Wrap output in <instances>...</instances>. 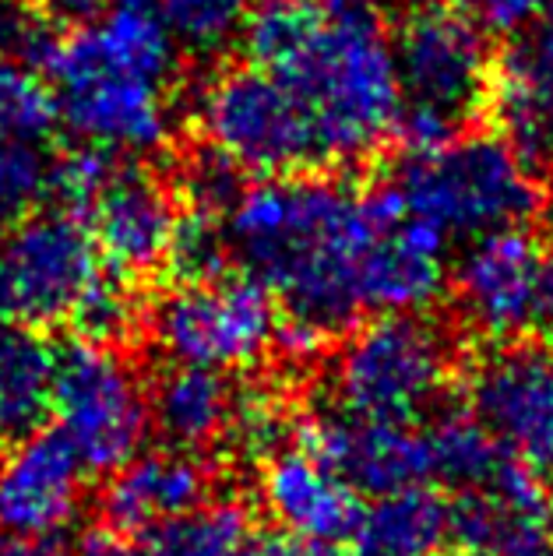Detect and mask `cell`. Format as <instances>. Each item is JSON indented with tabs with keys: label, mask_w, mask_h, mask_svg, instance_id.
<instances>
[{
	"label": "cell",
	"mask_w": 553,
	"mask_h": 556,
	"mask_svg": "<svg viewBox=\"0 0 553 556\" xmlns=\"http://www.w3.org/2000/svg\"><path fill=\"white\" fill-rule=\"evenodd\" d=\"M56 127L50 81L22 56L0 53V141H50Z\"/></svg>",
	"instance_id": "484cf974"
},
{
	"label": "cell",
	"mask_w": 553,
	"mask_h": 556,
	"mask_svg": "<svg viewBox=\"0 0 553 556\" xmlns=\"http://www.w3.org/2000/svg\"><path fill=\"white\" fill-rule=\"evenodd\" d=\"M543 254L526 226L476 237L455 268L465 325L490 342H515L521 331L536 328Z\"/></svg>",
	"instance_id": "7c38bea8"
},
{
	"label": "cell",
	"mask_w": 553,
	"mask_h": 556,
	"mask_svg": "<svg viewBox=\"0 0 553 556\" xmlns=\"http://www.w3.org/2000/svg\"><path fill=\"white\" fill-rule=\"evenodd\" d=\"M469 413L501 451L536 476H553V353L498 342L469 374Z\"/></svg>",
	"instance_id": "8fae6325"
},
{
	"label": "cell",
	"mask_w": 553,
	"mask_h": 556,
	"mask_svg": "<svg viewBox=\"0 0 553 556\" xmlns=\"http://www.w3.org/2000/svg\"><path fill=\"white\" fill-rule=\"evenodd\" d=\"M71 556H141V549L130 546L127 535L113 529V532H89L71 549Z\"/></svg>",
	"instance_id": "836d02e7"
},
{
	"label": "cell",
	"mask_w": 553,
	"mask_h": 556,
	"mask_svg": "<svg viewBox=\"0 0 553 556\" xmlns=\"http://www.w3.org/2000/svg\"><path fill=\"white\" fill-rule=\"evenodd\" d=\"M451 374L455 345L427 311L377 314L335 353V408L356 419L413 427L448 394Z\"/></svg>",
	"instance_id": "8992f818"
},
{
	"label": "cell",
	"mask_w": 553,
	"mask_h": 556,
	"mask_svg": "<svg viewBox=\"0 0 553 556\" xmlns=\"http://www.w3.org/2000/svg\"><path fill=\"white\" fill-rule=\"evenodd\" d=\"M85 465L56 430H28L0 451V529L61 535L81 515Z\"/></svg>",
	"instance_id": "5bb4252c"
},
{
	"label": "cell",
	"mask_w": 553,
	"mask_h": 556,
	"mask_svg": "<svg viewBox=\"0 0 553 556\" xmlns=\"http://www.w3.org/2000/svg\"><path fill=\"white\" fill-rule=\"evenodd\" d=\"M536 328H540L546 339H553V251L543 254L540 300H536Z\"/></svg>",
	"instance_id": "d590c367"
},
{
	"label": "cell",
	"mask_w": 553,
	"mask_h": 556,
	"mask_svg": "<svg viewBox=\"0 0 553 556\" xmlns=\"http://www.w3.org/2000/svg\"><path fill=\"white\" fill-rule=\"evenodd\" d=\"M25 4H33L39 14H50V18H67V22H81L96 14L99 8L106 4V0H25Z\"/></svg>",
	"instance_id": "e575fe53"
},
{
	"label": "cell",
	"mask_w": 553,
	"mask_h": 556,
	"mask_svg": "<svg viewBox=\"0 0 553 556\" xmlns=\"http://www.w3.org/2000/svg\"><path fill=\"white\" fill-rule=\"evenodd\" d=\"M50 413L85 472L99 476L135 458L152 433L149 384L110 342L78 339L56 353Z\"/></svg>",
	"instance_id": "ba28073f"
},
{
	"label": "cell",
	"mask_w": 553,
	"mask_h": 556,
	"mask_svg": "<svg viewBox=\"0 0 553 556\" xmlns=\"http://www.w3.org/2000/svg\"><path fill=\"white\" fill-rule=\"evenodd\" d=\"M110 169H113V155H103V152L78 144L75 152L53 159L50 194L61 201V208H71L81 215L89 208V201L96 198V190L110 177Z\"/></svg>",
	"instance_id": "f546056e"
},
{
	"label": "cell",
	"mask_w": 553,
	"mask_h": 556,
	"mask_svg": "<svg viewBox=\"0 0 553 556\" xmlns=\"http://www.w3.org/2000/svg\"><path fill=\"white\" fill-rule=\"evenodd\" d=\"M103 257L85 218L71 208H36L0 226V325L47 331L71 325Z\"/></svg>",
	"instance_id": "30bf717a"
},
{
	"label": "cell",
	"mask_w": 553,
	"mask_h": 556,
	"mask_svg": "<svg viewBox=\"0 0 553 556\" xmlns=\"http://www.w3.org/2000/svg\"><path fill=\"white\" fill-rule=\"evenodd\" d=\"M194 121L209 152L237 173L286 177L325 169L307 116L251 61L215 71L198 96Z\"/></svg>",
	"instance_id": "9c48e42d"
},
{
	"label": "cell",
	"mask_w": 553,
	"mask_h": 556,
	"mask_svg": "<svg viewBox=\"0 0 553 556\" xmlns=\"http://www.w3.org/2000/svg\"><path fill=\"white\" fill-rule=\"evenodd\" d=\"M289 437V416L282 402L272 391L261 388H237V408H232L226 444L240 447L247 458L265 462L272 451H279Z\"/></svg>",
	"instance_id": "f1b7e54d"
},
{
	"label": "cell",
	"mask_w": 553,
	"mask_h": 556,
	"mask_svg": "<svg viewBox=\"0 0 553 556\" xmlns=\"http://www.w3.org/2000/svg\"><path fill=\"white\" fill-rule=\"evenodd\" d=\"M81 215L99 257L124 278L169 265L184 218L173 190L141 166H113Z\"/></svg>",
	"instance_id": "4fadbf2b"
},
{
	"label": "cell",
	"mask_w": 553,
	"mask_h": 556,
	"mask_svg": "<svg viewBox=\"0 0 553 556\" xmlns=\"http://www.w3.org/2000/svg\"><path fill=\"white\" fill-rule=\"evenodd\" d=\"M451 543L465 556H536L553 543V496L518 462L451 501Z\"/></svg>",
	"instance_id": "9a60e30c"
},
{
	"label": "cell",
	"mask_w": 553,
	"mask_h": 556,
	"mask_svg": "<svg viewBox=\"0 0 553 556\" xmlns=\"http://www.w3.org/2000/svg\"><path fill=\"white\" fill-rule=\"evenodd\" d=\"M427 441V479L441 482L448 490H473L498 479L507 465H515L504 455L501 444L479 427L473 413L444 416L424 430Z\"/></svg>",
	"instance_id": "603a6c76"
},
{
	"label": "cell",
	"mask_w": 553,
	"mask_h": 556,
	"mask_svg": "<svg viewBox=\"0 0 553 556\" xmlns=\"http://www.w3.org/2000/svg\"><path fill=\"white\" fill-rule=\"evenodd\" d=\"M240 556H335V549L317 543V539L297 535V532L282 529V525H275V529L247 535Z\"/></svg>",
	"instance_id": "1f68e13d"
},
{
	"label": "cell",
	"mask_w": 553,
	"mask_h": 556,
	"mask_svg": "<svg viewBox=\"0 0 553 556\" xmlns=\"http://www.w3.org/2000/svg\"><path fill=\"white\" fill-rule=\"evenodd\" d=\"M370 4H399V8H416V4H427V0H370Z\"/></svg>",
	"instance_id": "8d00e7d4"
},
{
	"label": "cell",
	"mask_w": 553,
	"mask_h": 556,
	"mask_svg": "<svg viewBox=\"0 0 553 556\" xmlns=\"http://www.w3.org/2000/svg\"><path fill=\"white\" fill-rule=\"evenodd\" d=\"M56 124L85 149L141 159L166 149L177 127L180 50L149 0H116L53 36Z\"/></svg>",
	"instance_id": "3957f363"
},
{
	"label": "cell",
	"mask_w": 553,
	"mask_h": 556,
	"mask_svg": "<svg viewBox=\"0 0 553 556\" xmlns=\"http://www.w3.org/2000/svg\"><path fill=\"white\" fill-rule=\"evenodd\" d=\"M345 543L349 556H438L451 543V504L430 482L377 493Z\"/></svg>",
	"instance_id": "ffe728a7"
},
{
	"label": "cell",
	"mask_w": 553,
	"mask_h": 556,
	"mask_svg": "<svg viewBox=\"0 0 553 556\" xmlns=\"http://www.w3.org/2000/svg\"><path fill=\"white\" fill-rule=\"evenodd\" d=\"M0 556H71L61 535H28L0 529Z\"/></svg>",
	"instance_id": "d6a6232c"
},
{
	"label": "cell",
	"mask_w": 553,
	"mask_h": 556,
	"mask_svg": "<svg viewBox=\"0 0 553 556\" xmlns=\"http://www.w3.org/2000/svg\"><path fill=\"white\" fill-rule=\"evenodd\" d=\"M50 141H0V226L18 223L50 198Z\"/></svg>",
	"instance_id": "4316f807"
},
{
	"label": "cell",
	"mask_w": 553,
	"mask_h": 556,
	"mask_svg": "<svg viewBox=\"0 0 553 556\" xmlns=\"http://www.w3.org/2000/svg\"><path fill=\"white\" fill-rule=\"evenodd\" d=\"M462 8L498 36H515L536 18H543L546 11H553V0H462Z\"/></svg>",
	"instance_id": "4dcf8cb0"
},
{
	"label": "cell",
	"mask_w": 553,
	"mask_h": 556,
	"mask_svg": "<svg viewBox=\"0 0 553 556\" xmlns=\"http://www.w3.org/2000/svg\"><path fill=\"white\" fill-rule=\"evenodd\" d=\"M487 106L501 138L532 169L553 173V11L507 39L493 61Z\"/></svg>",
	"instance_id": "e0dca14e"
},
{
	"label": "cell",
	"mask_w": 553,
	"mask_h": 556,
	"mask_svg": "<svg viewBox=\"0 0 553 556\" xmlns=\"http://www.w3.org/2000/svg\"><path fill=\"white\" fill-rule=\"evenodd\" d=\"M490 33L465 8L441 0L410 8L402 18L395 42L399 75V130L410 152L433 149L462 135L490 102L493 61Z\"/></svg>",
	"instance_id": "5b68a950"
},
{
	"label": "cell",
	"mask_w": 553,
	"mask_h": 556,
	"mask_svg": "<svg viewBox=\"0 0 553 556\" xmlns=\"http://www.w3.org/2000/svg\"><path fill=\"white\" fill-rule=\"evenodd\" d=\"M141 317V306L135 289H130V278L116 275V271H99L96 282L85 289V296L78 300L75 314H71V325L89 342H121L127 331H135Z\"/></svg>",
	"instance_id": "83f0119b"
},
{
	"label": "cell",
	"mask_w": 553,
	"mask_h": 556,
	"mask_svg": "<svg viewBox=\"0 0 553 556\" xmlns=\"http://www.w3.org/2000/svg\"><path fill=\"white\" fill-rule=\"evenodd\" d=\"M152 427L169 447L205 451L226 441L232 408H237V388L229 377L209 367H173L149 388Z\"/></svg>",
	"instance_id": "44dd1931"
},
{
	"label": "cell",
	"mask_w": 553,
	"mask_h": 556,
	"mask_svg": "<svg viewBox=\"0 0 553 556\" xmlns=\"http://www.w3.org/2000/svg\"><path fill=\"white\" fill-rule=\"evenodd\" d=\"M388 190L405 215L438 229L448 243L518 229L543 204L540 177L512 141L465 130L405 155Z\"/></svg>",
	"instance_id": "277c9868"
},
{
	"label": "cell",
	"mask_w": 553,
	"mask_h": 556,
	"mask_svg": "<svg viewBox=\"0 0 553 556\" xmlns=\"http://www.w3.org/2000/svg\"><path fill=\"white\" fill-rule=\"evenodd\" d=\"M56 349L42 331L0 325V437L36 430L50 413Z\"/></svg>",
	"instance_id": "7402d4cb"
},
{
	"label": "cell",
	"mask_w": 553,
	"mask_h": 556,
	"mask_svg": "<svg viewBox=\"0 0 553 556\" xmlns=\"http://www.w3.org/2000/svg\"><path fill=\"white\" fill-rule=\"evenodd\" d=\"M300 444L322 455L360 496L430 482L424 430L402 427V422L356 419L342 408H331L303 422Z\"/></svg>",
	"instance_id": "2e32d148"
},
{
	"label": "cell",
	"mask_w": 553,
	"mask_h": 556,
	"mask_svg": "<svg viewBox=\"0 0 553 556\" xmlns=\"http://www.w3.org/2000/svg\"><path fill=\"white\" fill-rule=\"evenodd\" d=\"M395 208L388 184L356 190L317 173H286L240 184L219 223L229 261L279 300L286 325L325 345L367 314L363 278Z\"/></svg>",
	"instance_id": "6da1fadb"
},
{
	"label": "cell",
	"mask_w": 553,
	"mask_h": 556,
	"mask_svg": "<svg viewBox=\"0 0 553 556\" xmlns=\"http://www.w3.org/2000/svg\"><path fill=\"white\" fill-rule=\"evenodd\" d=\"M155 11L180 53L223 56L243 42L257 0H155Z\"/></svg>",
	"instance_id": "d4e9b609"
},
{
	"label": "cell",
	"mask_w": 553,
	"mask_h": 556,
	"mask_svg": "<svg viewBox=\"0 0 553 556\" xmlns=\"http://www.w3.org/2000/svg\"><path fill=\"white\" fill-rule=\"evenodd\" d=\"M212 490L209 465L198 458V451L184 447H159L138 451L121 468H113L103 510L110 525L121 535H144L155 525L184 515L201 504Z\"/></svg>",
	"instance_id": "d6986e66"
},
{
	"label": "cell",
	"mask_w": 553,
	"mask_h": 556,
	"mask_svg": "<svg viewBox=\"0 0 553 556\" xmlns=\"http://www.w3.org/2000/svg\"><path fill=\"white\" fill-rule=\"evenodd\" d=\"M149 325L169 363L237 374L257 367L272 349H279L282 306L247 271H219L180 278L159 296Z\"/></svg>",
	"instance_id": "52a82bcc"
},
{
	"label": "cell",
	"mask_w": 553,
	"mask_h": 556,
	"mask_svg": "<svg viewBox=\"0 0 553 556\" xmlns=\"http://www.w3.org/2000/svg\"><path fill=\"white\" fill-rule=\"evenodd\" d=\"M261 504L282 529L339 546L360 518V493L307 444H282L261 462Z\"/></svg>",
	"instance_id": "ac0fdd59"
},
{
	"label": "cell",
	"mask_w": 553,
	"mask_h": 556,
	"mask_svg": "<svg viewBox=\"0 0 553 556\" xmlns=\"http://www.w3.org/2000/svg\"><path fill=\"white\" fill-rule=\"evenodd\" d=\"M247 535H251V515L247 507L219 496H205L184 515L155 525L144 532L141 556H240Z\"/></svg>",
	"instance_id": "cb8c5ba5"
},
{
	"label": "cell",
	"mask_w": 553,
	"mask_h": 556,
	"mask_svg": "<svg viewBox=\"0 0 553 556\" xmlns=\"http://www.w3.org/2000/svg\"><path fill=\"white\" fill-rule=\"evenodd\" d=\"M243 47L307 116L325 169L363 163L399 130L395 42L370 0H257Z\"/></svg>",
	"instance_id": "7a4b0ae2"
}]
</instances>
